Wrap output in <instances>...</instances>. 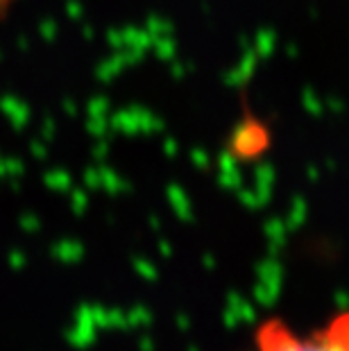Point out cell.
Segmentation results:
<instances>
[{"instance_id":"1","label":"cell","mask_w":349,"mask_h":351,"mask_svg":"<svg viewBox=\"0 0 349 351\" xmlns=\"http://www.w3.org/2000/svg\"><path fill=\"white\" fill-rule=\"evenodd\" d=\"M248 351H349V308L311 328H297L284 317H265L252 333Z\"/></svg>"},{"instance_id":"2","label":"cell","mask_w":349,"mask_h":351,"mask_svg":"<svg viewBox=\"0 0 349 351\" xmlns=\"http://www.w3.org/2000/svg\"><path fill=\"white\" fill-rule=\"evenodd\" d=\"M14 5H16V0H0V23L10 16V12L14 10Z\"/></svg>"}]
</instances>
